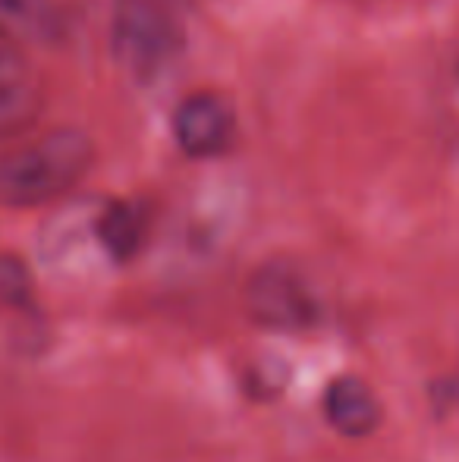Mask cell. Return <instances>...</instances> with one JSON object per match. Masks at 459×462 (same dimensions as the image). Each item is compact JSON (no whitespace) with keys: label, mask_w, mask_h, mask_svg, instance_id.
<instances>
[{"label":"cell","mask_w":459,"mask_h":462,"mask_svg":"<svg viewBox=\"0 0 459 462\" xmlns=\"http://www.w3.org/2000/svg\"><path fill=\"white\" fill-rule=\"evenodd\" d=\"M95 164V142L82 129L60 126L0 152V205L35 208L67 195Z\"/></svg>","instance_id":"obj_1"},{"label":"cell","mask_w":459,"mask_h":462,"mask_svg":"<svg viewBox=\"0 0 459 462\" xmlns=\"http://www.w3.org/2000/svg\"><path fill=\"white\" fill-rule=\"evenodd\" d=\"M189 32L177 0H114L111 54L135 82L151 86L183 57Z\"/></svg>","instance_id":"obj_2"},{"label":"cell","mask_w":459,"mask_h":462,"mask_svg":"<svg viewBox=\"0 0 459 462\" xmlns=\"http://www.w3.org/2000/svg\"><path fill=\"white\" fill-rule=\"evenodd\" d=\"M249 318L258 328L302 334L312 330L325 315V305L315 290L312 277L293 262H268L255 268L243 292Z\"/></svg>","instance_id":"obj_3"},{"label":"cell","mask_w":459,"mask_h":462,"mask_svg":"<svg viewBox=\"0 0 459 462\" xmlns=\"http://www.w3.org/2000/svg\"><path fill=\"white\" fill-rule=\"evenodd\" d=\"M44 110V79L25 48L0 38V142L19 139Z\"/></svg>","instance_id":"obj_4"},{"label":"cell","mask_w":459,"mask_h":462,"mask_svg":"<svg viewBox=\"0 0 459 462\" xmlns=\"http://www.w3.org/2000/svg\"><path fill=\"white\" fill-rule=\"evenodd\" d=\"M173 139L189 158H217L236 139V114L230 101L215 92H192L170 116Z\"/></svg>","instance_id":"obj_5"},{"label":"cell","mask_w":459,"mask_h":462,"mask_svg":"<svg viewBox=\"0 0 459 462\" xmlns=\"http://www.w3.org/2000/svg\"><path fill=\"white\" fill-rule=\"evenodd\" d=\"M321 409H325L327 425L344 438H368L378 431L381 419H384L378 393L355 374L334 377L325 390Z\"/></svg>","instance_id":"obj_6"},{"label":"cell","mask_w":459,"mask_h":462,"mask_svg":"<svg viewBox=\"0 0 459 462\" xmlns=\"http://www.w3.org/2000/svg\"><path fill=\"white\" fill-rule=\"evenodd\" d=\"M67 35V13L57 0H0V38L19 44H57Z\"/></svg>","instance_id":"obj_7"},{"label":"cell","mask_w":459,"mask_h":462,"mask_svg":"<svg viewBox=\"0 0 459 462\" xmlns=\"http://www.w3.org/2000/svg\"><path fill=\"white\" fill-rule=\"evenodd\" d=\"M98 243L105 245V252L116 262H126L135 252L142 249V239H145V214L133 201H111L105 211L98 214Z\"/></svg>","instance_id":"obj_8"}]
</instances>
